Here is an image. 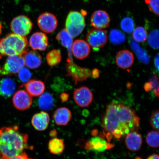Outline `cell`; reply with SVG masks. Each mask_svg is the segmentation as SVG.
Returning <instances> with one entry per match:
<instances>
[{
    "label": "cell",
    "mask_w": 159,
    "mask_h": 159,
    "mask_svg": "<svg viewBox=\"0 0 159 159\" xmlns=\"http://www.w3.org/2000/svg\"><path fill=\"white\" fill-rule=\"evenodd\" d=\"M29 44L30 47L34 50L45 51L49 45L48 38L43 33H35L30 38Z\"/></svg>",
    "instance_id": "obj_14"
},
{
    "label": "cell",
    "mask_w": 159,
    "mask_h": 159,
    "mask_svg": "<svg viewBox=\"0 0 159 159\" xmlns=\"http://www.w3.org/2000/svg\"><path fill=\"white\" fill-rule=\"evenodd\" d=\"M29 136L21 133L19 127H3L0 129V158L10 159L30 148Z\"/></svg>",
    "instance_id": "obj_2"
},
{
    "label": "cell",
    "mask_w": 159,
    "mask_h": 159,
    "mask_svg": "<svg viewBox=\"0 0 159 159\" xmlns=\"http://www.w3.org/2000/svg\"><path fill=\"white\" fill-rule=\"evenodd\" d=\"M24 65L23 56H9L3 66L0 67V76L16 74Z\"/></svg>",
    "instance_id": "obj_6"
},
{
    "label": "cell",
    "mask_w": 159,
    "mask_h": 159,
    "mask_svg": "<svg viewBox=\"0 0 159 159\" xmlns=\"http://www.w3.org/2000/svg\"><path fill=\"white\" fill-rule=\"evenodd\" d=\"M133 38L138 42H144L148 38V33L144 27H137L133 31Z\"/></svg>",
    "instance_id": "obj_27"
},
{
    "label": "cell",
    "mask_w": 159,
    "mask_h": 159,
    "mask_svg": "<svg viewBox=\"0 0 159 159\" xmlns=\"http://www.w3.org/2000/svg\"><path fill=\"white\" fill-rule=\"evenodd\" d=\"M39 29L44 32H53L57 29V20L56 17L52 13L45 12L40 15L37 19Z\"/></svg>",
    "instance_id": "obj_9"
},
{
    "label": "cell",
    "mask_w": 159,
    "mask_h": 159,
    "mask_svg": "<svg viewBox=\"0 0 159 159\" xmlns=\"http://www.w3.org/2000/svg\"><path fill=\"white\" fill-rule=\"evenodd\" d=\"M132 53L128 50H123L117 53L116 62L118 66L123 69H127L132 66L134 62Z\"/></svg>",
    "instance_id": "obj_16"
},
{
    "label": "cell",
    "mask_w": 159,
    "mask_h": 159,
    "mask_svg": "<svg viewBox=\"0 0 159 159\" xmlns=\"http://www.w3.org/2000/svg\"><path fill=\"white\" fill-rule=\"evenodd\" d=\"M85 26V20L82 13L75 11L70 12L66 21L65 29L72 38L80 34Z\"/></svg>",
    "instance_id": "obj_4"
},
{
    "label": "cell",
    "mask_w": 159,
    "mask_h": 159,
    "mask_svg": "<svg viewBox=\"0 0 159 159\" xmlns=\"http://www.w3.org/2000/svg\"><path fill=\"white\" fill-rule=\"evenodd\" d=\"M159 134L158 131H152L149 132L146 137V141L149 146L157 148L159 147Z\"/></svg>",
    "instance_id": "obj_29"
},
{
    "label": "cell",
    "mask_w": 159,
    "mask_h": 159,
    "mask_svg": "<svg viewBox=\"0 0 159 159\" xmlns=\"http://www.w3.org/2000/svg\"><path fill=\"white\" fill-rule=\"evenodd\" d=\"M12 102L16 109L20 111H25L31 107L33 103V98L27 91L19 90L14 95Z\"/></svg>",
    "instance_id": "obj_10"
},
{
    "label": "cell",
    "mask_w": 159,
    "mask_h": 159,
    "mask_svg": "<svg viewBox=\"0 0 159 159\" xmlns=\"http://www.w3.org/2000/svg\"><path fill=\"white\" fill-rule=\"evenodd\" d=\"M147 159H159L158 155L157 154H153L151 155Z\"/></svg>",
    "instance_id": "obj_40"
},
{
    "label": "cell",
    "mask_w": 159,
    "mask_h": 159,
    "mask_svg": "<svg viewBox=\"0 0 159 159\" xmlns=\"http://www.w3.org/2000/svg\"><path fill=\"white\" fill-rule=\"evenodd\" d=\"M2 25L1 23H0V35L1 34L2 31Z\"/></svg>",
    "instance_id": "obj_42"
},
{
    "label": "cell",
    "mask_w": 159,
    "mask_h": 159,
    "mask_svg": "<svg viewBox=\"0 0 159 159\" xmlns=\"http://www.w3.org/2000/svg\"><path fill=\"white\" fill-rule=\"evenodd\" d=\"M154 63L155 66H156V68L157 70V71H158L159 69V56L157 55V56L155 57V60H154Z\"/></svg>",
    "instance_id": "obj_39"
},
{
    "label": "cell",
    "mask_w": 159,
    "mask_h": 159,
    "mask_svg": "<svg viewBox=\"0 0 159 159\" xmlns=\"http://www.w3.org/2000/svg\"><path fill=\"white\" fill-rule=\"evenodd\" d=\"M159 111L157 110L153 113L150 119V124L152 128L157 131L159 130Z\"/></svg>",
    "instance_id": "obj_34"
},
{
    "label": "cell",
    "mask_w": 159,
    "mask_h": 159,
    "mask_svg": "<svg viewBox=\"0 0 159 159\" xmlns=\"http://www.w3.org/2000/svg\"><path fill=\"white\" fill-rule=\"evenodd\" d=\"M16 89V83L12 79L7 77L0 81V95L4 98L11 97Z\"/></svg>",
    "instance_id": "obj_21"
},
{
    "label": "cell",
    "mask_w": 159,
    "mask_h": 159,
    "mask_svg": "<svg viewBox=\"0 0 159 159\" xmlns=\"http://www.w3.org/2000/svg\"><path fill=\"white\" fill-rule=\"evenodd\" d=\"M60 97L61 101H63V102H65V101L68 100L69 95L66 93H63L61 95Z\"/></svg>",
    "instance_id": "obj_37"
},
{
    "label": "cell",
    "mask_w": 159,
    "mask_h": 159,
    "mask_svg": "<svg viewBox=\"0 0 159 159\" xmlns=\"http://www.w3.org/2000/svg\"><path fill=\"white\" fill-rule=\"evenodd\" d=\"M71 51L76 58L82 59L88 56L90 48L88 43L84 40L77 39L73 43Z\"/></svg>",
    "instance_id": "obj_13"
},
{
    "label": "cell",
    "mask_w": 159,
    "mask_h": 159,
    "mask_svg": "<svg viewBox=\"0 0 159 159\" xmlns=\"http://www.w3.org/2000/svg\"><path fill=\"white\" fill-rule=\"evenodd\" d=\"M111 145L104 139L99 137H95L87 143L85 148L87 150L101 152L112 148L110 146Z\"/></svg>",
    "instance_id": "obj_17"
},
{
    "label": "cell",
    "mask_w": 159,
    "mask_h": 159,
    "mask_svg": "<svg viewBox=\"0 0 159 159\" xmlns=\"http://www.w3.org/2000/svg\"><path fill=\"white\" fill-rule=\"evenodd\" d=\"M152 89L154 91L155 95L158 97H159V85L158 78L157 75H154L152 77L150 81Z\"/></svg>",
    "instance_id": "obj_35"
},
{
    "label": "cell",
    "mask_w": 159,
    "mask_h": 159,
    "mask_svg": "<svg viewBox=\"0 0 159 159\" xmlns=\"http://www.w3.org/2000/svg\"><path fill=\"white\" fill-rule=\"evenodd\" d=\"M28 42L25 37L10 33L0 39V59L5 56H23L28 51Z\"/></svg>",
    "instance_id": "obj_3"
},
{
    "label": "cell",
    "mask_w": 159,
    "mask_h": 159,
    "mask_svg": "<svg viewBox=\"0 0 159 159\" xmlns=\"http://www.w3.org/2000/svg\"><path fill=\"white\" fill-rule=\"evenodd\" d=\"M48 147L51 153L57 155L62 153L65 150V144L62 139L55 138L49 141Z\"/></svg>",
    "instance_id": "obj_23"
},
{
    "label": "cell",
    "mask_w": 159,
    "mask_h": 159,
    "mask_svg": "<svg viewBox=\"0 0 159 159\" xmlns=\"http://www.w3.org/2000/svg\"><path fill=\"white\" fill-rule=\"evenodd\" d=\"M142 143V135L137 131L129 133L125 137V143L127 148L132 152H137L140 150Z\"/></svg>",
    "instance_id": "obj_15"
},
{
    "label": "cell",
    "mask_w": 159,
    "mask_h": 159,
    "mask_svg": "<svg viewBox=\"0 0 159 159\" xmlns=\"http://www.w3.org/2000/svg\"><path fill=\"white\" fill-rule=\"evenodd\" d=\"M10 159H33L29 157L27 154L25 152H23L21 154L13 157Z\"/></svg>",
    "instance_id": "obj_36"
},
{
    "label": "cell",
    "mask_w": 159,
    "mask_h": 159,
    "mask_svg": "<svg viewBox=\"0 0 159 159\" xmlns=\"http://www.w3.org/2000/svg\"><path fill=\"white\" fill-rule=\"evenodd\" d=\"M84 1H85V2H87V1H88V0H84Z\"/></svg>",
    "instance_id": "obj_44"
},
{
    "label": "cell",
    "mask_w": 159,
    "mask_h": 159,
    "mask_svg": "<svg viewBox=\"0 0 159 159\" xmlns=\"http://www.w3.org/2000/svg\"><path fill=\"white\" fill-rule=\"evenodd\" d=\"M67 60L66 70L67 75L70 77L75 83L86 79L89 75V71L86 69L81 68L73 62L72 57H69Z\"/></svg>",
    "instance_id": "obj_8"
},
{
    "label": "cell",
    "mask_w": 159,
    "mask_h": 159,
    "mask_svg": "<svg viewBox=\"0 0 159 159\" xmlns=\"http://www.w3.org/2000/svg\"><path fill=\"white\" fill-rule=\"evenodd\" d=\"M25 65L31 69H35L40 66L42 58L40 55L35 51H27L23 55Z\"/></svg>",
    "instance_id": "obj_20"
},
{
    "label": "cell",
    "mask_w": 159,
    "mask_h": 159,
    "mask_svg": "<svg viewBox=\"0 0 159 159\" xmlns=\"http://www.w3.org/2000/svg\"><path fill=\"white\" fill-rule=\"evenodd\" d=\"M150 11L154 14L159 15V0H145Z\"/></svg>",
    "instance_id": "obj_33"
},
{
    "label": "cell",
    "mask_w": 159,
    "mask_h": 159,
    "mask_svg": "<svg viewBox=\"0 0 159 159\" xmlns=\"http://www.w3.org/2000/svg\"><path fill=\"white\" fill-rule=\"evenodd\" d=\"M10 26L14 33L25 37L31 32L33 28V23L30 19L27 16L20 15L12 20Z\"/></svg>",
    "instance_id": "obj_5"
},
{
    "label": "cell",
    "mask_w": 159,
    "mask_h": 159,
    "mask_svg": "<svg viewBox=\"0 0 159 159\" xmlns=\"http://www.w3.org/2000/svg\"><path fill=\"white\" fill-rule=\"evenodd\" d=\"M39 108L43 111H49L52 108L54 105L52 95L46 93L40 95L38 101Z\"/></svg>",
    "instance_id": "obj_24"
},
{
    "label": "cell",
    "mask_w": 159,
    "mask_h": 159,
    "mask_svg": "<svg viewBox=\"0 0 159 159\" xmlns=\"http://www.w3.org/2000/svg\"><path fill=\"white\" fill-rule=\"evenodd\" d=\"M86 39L89 46L97 50L106 45L108 41V36L105 30L93 29L87 33Z\"/></svg>",
    "instance_id": "obj_7"
},
{
    "label": "cell",
    "mask_w": 159,
    "mask_h": 159,
    "mask_svg": "<svg viewBox=\"0 0 159 159\" xmlns=\"http://www.w3.org/2000/svg\"><path fill=\"white\" fill-rule=\"evenodd\" d=\"M110 21V18L108 13L102 10L95 11L91 16V25L95 29H106L109 26Z\"/></svg>",
    "instance_id": "obj_12"
},
{
    "label": "cell",
    "mask_w": 159,
    "mask_h": 159,
    "mask_svg": "<svg viewBox=\"0 0 159 159\" xmlns=\"http://www.w3.org/2000/svg\"><path fill=\"white\" fill-rule=\"evenodd\" d=\"M72 117L71 111L65 107L57 109L53 114V118L56 124L59 126H65L68 124Z\"/></svg>",
    "instance_id": "obj_19"
},
{
    "label": "cell",
    "mask_w": 159,
    "mask_h": 159,
    "mask_svg": "<svg viewBox=\"0 0 159 159\" xmlns=\"http://www.w3.org/2000/svg\"><path fill=\"white\" fill-rule=\"evenodd\" d=\"M136 159H141V158H139V157H137L136 158Z\"/></svg>",
    "instance_id": "obj_43"
},
{
    "label": "cell",
    "mask_w": 159,
    "mask_h": 159,
    "mask_svg": "<svg viewBox=\"0 0 159 159\" xmlns=\"http://www.w3.org/2000/svg\"><path fill=\"white\" fill-rule=\"evenodd\" d=\"M92 92L88 87H81L73 93V98L76 104L80 107L85 108L89 106L93 100Z\"/></svg>",
    "instance_id": "obj_11"
},
{
    "label": "cell",
    "mask_w": 159,
    "mask_h": 159,
    "mask_svg": "<svg viewBox=\"0 0 159 159\" xmlns=\"http://www.w3.org/2000/svg\"><path fill=\"white\" fill-rule=\"evenodd\" d=\"M109 38L113 44H120L124 43L125 41V36L118 30H111L110 32Z\"/></svg>",
    "instance_id": "obj_28"
},
{
    "label": "cell",
    "mask_w": 159,
    "mask_h": 159,
    "mask_svg": "<svg viewBox=\"0 0 159 159\" xmlns=\"http://www.w3.org/2000/svg\"><path fill=\"white\" fill-rule=\"evenodd\" d=\"M121 28L125 33H131L134 30V20L130 17H125L121 21Z\"/></svg>",
    "instance_id": "obj_30"
},
{
    "label": "cell",
    "mask_w": 159,
    "mask_h": 159,
    "mask_svg": "<svg viewBox=\"0 0 159 159\" xmlns=\"http://www.w3.org/2000/svg\"><path fill=\"white\" fill-rule=\"evenodd\" d=\"M158 30H154L149 36L148 43L150 46L153 48L157 49L159 47Z\"/></svg>",
    "instance_id": "obj_31"
},
{
    "label": "cell",
    "mask_w": 159,
    "mask_h": 159,
    "mask_svg": "<svg viewBox=\"0 0 159 159\" xmlns=\"http://www.w3.org/2000/svg\"><path fill=\"white\" fill-rule=\"evenodd\" d=\"M18 73V77L20 80L23 83H27L30 80L31 74L28 69L23 67L20 70Z\"/></svg>",
    "instance_id": "obj_32"
},
{
    "label": "cell",
    "mask_w": 159,
    "mask_h": 159,
    "mask_svg": "<svg viewBox=\"0 0 159 159\" xmlns=\"http://www.w3.org/2000/svg\"><path fill=\"white\" fill-rule=\"evenodd\" d=\"M27 92L33 97H38L43 94L45 85L43 81L40 80H29L24 84Z\"/></svg>",
    "instance_id": "obj_22"
},
{
    "label": "cell",
    "mask_w": 159,
    "mask_h": 159,
    "mask_svg": "<svg viewBox=\"0 0 159 159\" xmlns=\"http://www.w3.org/2000/svg\"><path fill=\"white\" fill-rule=\"evenodd\" d=\"M50 117L48 113L41 111L33 115L31 119V124L36 130L43 131L48 127Z\"/></svg>",
    "instance_id": "obj_18"
},
{
    "label": "cell",
    "mask_w": 159,
    "mask_h": 159,
    "mask_svg": "<svg viewBox=\"0 0 159 159\" xmlns=\"http://www.w3.org/2000/svg\"><path fill=\"white\" fill-rule=\"evenodd\" d=\"M101 124L107 134L120 139L140 128V119L136 112L127 105L112 102L107 107Z\"/></svg>",
    "instance_id": "obj_1"
},
{
    "label": "cell",
    "mask_w": 159,
    "mask_h": 159,
    "mask_svg": "<svg viewBox=\"0 0 159 159\" xmlns=\"http://www.w3.org/2000/svg\"><path fill=\"white\" fill-rule=\"evenodd\" d=\"M48 64L50 66H54L59 64L61 59L60 51L53 49L47 53L46 57Z\"/></svg>",
    "instance_id": "obj_26"
},
{
    "label": "cell",
    "mask_w": 159,
    "mask_h": 159,
    "mask_svg": "<svg viewBox=\"0 0 159 159\" xmlns=\"http://www.w3.org/2000/svg\"><path fill=\"white\" fill-rule=\"evenodd\" d=\"M57 133L56 131L55 130L52 131L50 133V136H51L54 137L55 135H56Z\"/></svg>",
    "instance_id": "obj_41"
},
{
    "label": "cell",
    "mask_w": 159,
    "mask_h": 159,
    "mask_svg": "<svg viewBox=\"0 0 159 159\" xmlns=\"http://www.w3.org/2000/svg\"><path fill=\"white\" fill-rule=\"evenodd\" d=\"M144 89L146 91H149L152 90V87L150 82L147 83L145 84Z\"/></svg>",
    "instance_id": "obj_38"
},
{
    "label": "cell",
    "mask_w": 159,
    "mask_h": 159,
    "mask_svg": "<svg viewBox=\"0 0 159 159\" xmlns=\"http://www.w3.org/2000/svg\"><path fill=\"white\" fill-rule=\"evenodd\" d=\"M56 39L60 42L61 44L66 48L71 49L73 43V38L65 29L59 32L57 36Z\"/></svg>",
    "instance_id": "obj_25"
}]
</instances>
